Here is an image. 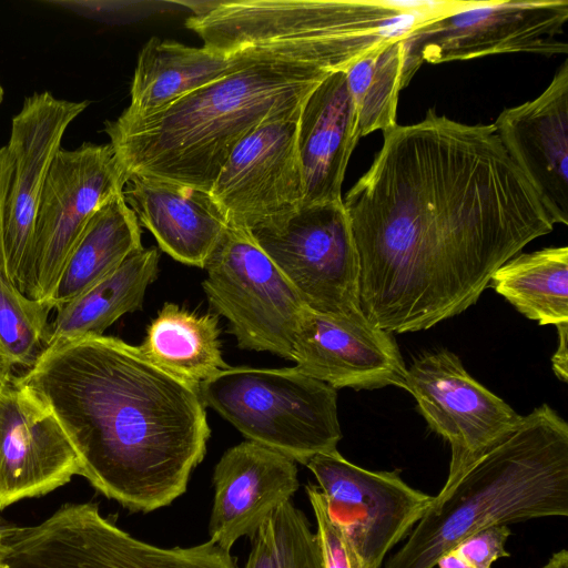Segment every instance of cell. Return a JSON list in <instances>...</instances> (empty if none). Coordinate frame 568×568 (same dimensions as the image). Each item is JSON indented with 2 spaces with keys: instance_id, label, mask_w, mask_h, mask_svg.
Wrapping results in <instances>:
<instances>
[{
  "instance_id": "cell-1",
  "label": "cell",
  "mask_w": 568,
  "mask_h": 568,
  "mask_svg": "<svg viewBox=\"0 0 568 568\" xmlns=\"http://www.w3.org/2000/svg\"><path fill=\"white\" fill-rule=\"evenodd\" d=\"M383 133L343 203L362 312L389 333H412L473 306L493 273L555 224L494 124L429 109Z\"/></svg>"
},
{
  "instance_id": "cell-2",
  "label": "cell",
  "mask_w": 568,
  "mask_h": 568,
  "mask_svg": "<svg viewBox=\"0 0 568 568\" xmlns=\"http://www.w3.org/2000/svg\"><path fill=\"white\" fill-rule=\"evenodd\" d=\"M19 378L55 415L81 476L130 511L169 506L204 458L211 429L199 388L118 337L45 347Z\"/></svg>"
},
{
  "instance_id": "cell-3",
  "label": "cell",
  "mask_w": 568,
  "mask_h": 568,
  "mask_svg": "<svg viewBox=\"0 0 568 568\" xmlns=\"http://www.w3.org/2000/svg\"><path fill=\"white\" fill-rule=\"evenodd\" d=\"M251 45L230 72L142 118L104 123L128 178L140 175L210 192L237 143L261 124L300 110L332 72L358 54L328 36L274 39Z\"/></svg>"
},
{
  "instance_id": "cell-4",
  "label": "cell",
  "mask_w": 568,
  "mask_h": 568,
  "mask_svg": "<svg viewBox=\"0 0 568 568\" xmlns=\"http://www.w3.org/2000/svg\"><path fill=\"white\" fill-rule=\"evenodd\" d=\"M568 516V424L542 404L433 500L385 568H434L494 525Z\"/></svg>"
},
{
  "instance_id": "cell-5",
  "label": "cell",
  "mask_w": 568,
  "mask_h": 568,
  "mask_svg": "<svg viewBox=\"0 0 568 568\" xmlns=\"http://www.w3.org/2000/svg\"><path fill=\"white\" fill-rule=\"evenodd\" d=\"M199 395L247 440L303 465L337 450L342 438L336 389L296 366H229L200 384Z\"/></svg>"
},
{
  "instance_id": "cell-6",
  "label": "cell",
  "mask_w": 568,
  "mask_h": 568,
  "mask_svg": "<svg viewBox=\"0 0 568 568\" xmlns=\"http://www.w3.org/2000/svg\"><path fill=\"white\" fill-rule=\"evenodd\" d=\"M418 22L413 1L235 0L199 3L185 26L204 47L221 52L312 34L335 37L371 52Z\"/></svg>"
},
{
  "instance_id": "cell-7",
  "label": "cell",
  "mask_w": 568,
  "mask_h": 568,
  "mask_svg": "<svg viewBox=\"0 0 568 568\" xmlns=\"http://www.w3.org/2000/svg\"><path fill=\"white\" fill-rule=\"evenodd\" d=\"M4 568H239L212 540L162 548L132 537L97 504H67L6 538Z\"/></svg>"
},
{
  "instance_id": "cell-8",
  "label": "cell",
  "mask_w": 568,
  "mask_h": 568,
  "mask_svg": "<svg viewBox=\"0 0 568 568\" xmlns=\"http://www.w3.org/2000/svg\"><path fill=\"white\" fill-rule=\"evenodd\" d=\"M247 231L308 310L362 312L359 257L343 201L302 204Z\"/></svg>"
},
{
  "instance_id": "cell-9",
  "label": "cell",
  "mask_w": 568,
  "mask_h": 568,
  "mask_svg": "<svg viewBox=\"0 0 568 568\" xmlns=\"http://www.w3.org/2000/svg\"><path fill=\"white\" fill-rule=\"evenodd\" d=\"M204 268L207 301L229 321L237 346L292 361L307 307L247 229L227 223Z\"/></svg>"
},
{
  "instance_id": "cell-10",
  "label": "cell",
  "mask_w": 568,
  "mask_h": 568,
  "mask_svg": "<svg viewBox=\"0 0 568 568\" xmlns=\"http://www.w3.org/2000/svg\"><path fill=\"white\" fill-rule=\"evenodd\" d=\"M567 0L469 1L417 26L403 38L410 80L423 62L443 63L504 53L566 54L559 40Z\"/></svg>"
},
{
  "instance_id": "cell-11",
  "label": "cell",
  "mask_w": 568,
  "mask_h": 568,
  "mask_svg": "<svg viewBox=\"0 0 568 568\" xmlns=\"http://www.w3.org/2000/svg\"><path fill=\"white\" fill-rule=\"evenodd\" d=\"M128 174L110 143L60 149L41 195L24 294L49 303L65 261L97 210L122 193Z\"/></svg>"
},
{
  "instance_id": "cell-12",
  "label": "cell",
  "mask_w": 568,
  "mask_h": 568,
  "mask_svg": "<svg viewBox=\"0 0 568 568\" xmlns=\"http://www.w3.org/2000/svg\"><path fill=\"white\" fill-rule=\"evenodd\" d=\"M305 466L318 483L329 518L364 568H381L433 500L405 483L398 470H368L338 450L315 455Z\"/></svg>"
},
{
  "instance_id": "cell-13",
  "label": "cell",
  "mask_w": 568,
  "mask_h": 568,
  "mask_svg": "<svg viewBox=\"0 0 568 568\" xmlns=\"http://www.w3.org/2000/svg\"><path fill=\"white\" fill-rule=\"evenodd\" d=\"M405 389L429 428L450 445L444 487L484 454L510 436L523 416L474 379L459 357L440 349L424 353L407 368Z\"/></svg>"
},
{
  "instance_id": "cell-14",
  "label": "cell",
  "mask_w": 568,
  "mask_h": 568,
  "mask_svg": "<svg viewBox=\"0 0 568 568\" xmlns=\"http://www.w3.org/2000/svg\"><path fill=\"white\" fill-rule=\"evenodd\" d=\"M89 104V101L58 99L48 91L34 92L24 99L11 121L7 148L13 171L6 209L4 254L7 276L23 293L47 176L64 132Z\"/></svg>"
},
{
  "instance_id": "cell-15",
  "label": "cell",
  "mask_w": 568,
  "mask_h": 568,
  "mask_svg": "<svg viewBox=\"0 0 568 568\" xmlns=\"http://www.w3.org/2000/svg\"><path fill=\"white\" fill-rule=\"evenodd\" d=\"M301 109L261 124L229 155L210 190L227 223L250 229L303 204L296 142Z\"/></svg>"
},
{
  "instance_id": "cell-16",
  "label": "cell",
  "mask_w": 568,
  "mask_h": 568,
  "mask_svg": "<svg viewBox=\"0 0 568 568\" xmlns=\"http://www.w3.org/2000/svg\"><path fill=\"white\" fill-rule=\"evenodd\" d=\"M81 475L77 453L49 406L11 369L0 375V510Z\"/></svg>"
},
{
  "instance_id": "cell-17",
  "label": "cell",
  "mask_w": 568,
  "mask_h": 568,
  "mask_svg": "<svg viewBox=\"0 0 568 568\" xmlns=\"http://www.w3.org/2000/svg\"><path fill=\"white\" fill-rule=\"evenodd\" d=\"M292 361L335 389L405 388L407 367L393 334L363 312L334 316L306 308Z\"/></svg>"
},
{
  "instance_id": "cell-18",
  "label": "cell",
  "mask_w": 568,
  "mask_h": 568,
  "mask_svg": "<svg viewBox=\"0 0 568 568\" xmlns=\"http://www.w3.org/2000/svg\"><path fill=\"white\" fill-rule=\"evenodd\" d=\"M511 160L554 224H568V61L536 99L505 109L494 123Z\"/></svg>"
},
{
  "instance_id": "cell-19",
  "label": "cell",
  "mask_w": 568,
  "mask_h": 568,
  "mask_svg": "<svg viewBox=\"0 0 568 568\" xmlns=\"http://www.w3.org/2000/svg\"><path fill=\"white\" fill-rule=\"evenodd\" d=\"M296 462L252 440L229 448L213 473L210 540L226 551L253 538L270 515L298 489Z\"/></svg>"
},
{
  "instance_id": "cell-20",
  "label": "cell",
  "mask_w": 568,
  "mask_h": 568,
  "mask_svg": "<svg viewBox=\"0 0 568 568\" xmlns=\"http://www.w3.org/2000/svg\"><path fill=\"white\" fill-rule=\"evenodd\" d=\"M359 139L346 75L334 71L310 93L298 116L296 142L303 204L343 201L346 168Z\"/></svg>"
},
{
  "instance_id": "cell-21",
  "label": "cell",
  "mask_w": 568,
  "mask_h": 568,
  "mask_svg": "<svg viewBox=\"0 0 568 568\" xmlns=\"http://www.w3.org/2000/svg\"><path fill=\"white\" fill-rule=\"evenodd\" d=\"M123 196L160 248L183 264L204 268L227 226L210 192L197 187L130 175Z\"/></svg>"
},
{
  "instance_id": "cell-22",
  "label": "cell",
  "mask_w": 568,
  "mask_h": 568,
  "mask_svg": "<svg viewBox=\"0 0 568 568\" xmlns=\"http://www.w3.org/2000/svg\"><path fill=\"white\" fill-rule=\"evenodd\" d=\"M251 45L231 52L204 45L190 47L173 40L151 38L138 55L130 104L120 114L142 118L155 113L182 97L213 82L239 65Z\"/></svg>"
},
{
  "instance_id": "cell-23",
  "label": "cell",
  "mask_w": 568,
  "mask_h": 568,
  "mask_svg": "<svg viewBox=\"0 0 568 568\" xmlns=\"http://www.w3.org/2000/svg\"><path fill=\"white\" fill-rule=\"evenodd\" d=\"M159 257L155 247H141L112 273L55 308L45 347L103 335L122 315L140 310L148 286L156 278Z\"/></svg>"
},
{
  "instance_id": "cell-24",
  "label": "cell",
  "mask_w": 568,
  "mask_h": 568,
  "mask_svg": "<svg viewBox=\"0 0 568 568\" xmlns=\"http://www.w3.org/2000/svg\"><path fill=\"white\" fill-rule=\"evenodd\" d=\"M141 244V225L123 192L93 214L68 256L49 301L53 310L116 270Z\"/></svg>"
},
{
  "instance_id": "cell-25",
  "label": "cell",
  "mask_w": 568,
  "mask_h": 568,
  "mask_svg": "<svg viewBox=\"0 0 568 568\" xmlns=\"http://www.w3.org/2000/svg\"><path fill=\"white\" fill-rule=\"evenodd\" d=\"M158 367L199 388L229 365L221 352L219 316L165 303L138 346Z\"/></svg>"
},
{
  "instance_id": "cell-26",
  "label": "cell",
  "mask_w": 568,
  "mask_h": 568,
  "mask_svg": "<svg viewBox=\"0 0 568 568\" xmlns=\"http://www.w3.org/2000/svg\"><path fill=\"white\" fill-rule=\"evenodd\" d=\"M488 285L539 325L568 324L567 246L516 255L493 273Z\"/></svg>"
},
{
  "instance_id": "cell-27",
  "label": "cell",
  "mask_w": 568,
  "mask_h": 568,
  "mask_svg": "<svg viewBox=\"0 0 568 568\" xmlns=\"http://www.w3.org/2000/svg\"><path fill=\"white\" fill-rule=\"evenodd\" d=\"M403 38L388 41L344 70L359 138L397 125L398 95L410 81L405 70Z\"/></svg>"
},
{
  "instance_id": "cell-28",
  "label": "cell",
  "mask_w": 568,
  "mask_h": 568,
  "mask_svg": "<svg viewBox=\"0 0 568 568\" xmlns=\"http://www.w3.org/2000/svg\"><path fill=\"white\" fill-rule=\"evenodd\" d=\"M244 568H323L316 532L291 500L281 504L252 538Z\"/></svg>"
},
{
  "instance_id": "cell-29",
  "label": "cell",
  "mask_w": 568,
  "mask_h": 568,
  "mask_svg": "<svg viewBox=\"0 0 568 568\" xmlns=\"http://www.w3.org/2000/svg\"><path fill=\"white\" fill-rule=\"evenodd\" d=\"M52 310L0 273V359L7 368L33 366L47 346Z\"/></svg>"
},
{
  "instance_id": "cell-30",
  "label": "cell",
  "mask_w": 568,
  "mask_h": 568,
  "mask_svg": "<svg viewBox=\"0 0 568 568\" xmlns=\"http://www.w3.org/2000/svg\"><path fill=\"white\" fill-rule=\"evenodd\" d=\"M317 525L316 536L323 568H364L339 528L329 518L318 486L305 487Z\"/></svg>"
},
{
  "instance_id": "cell-31",
  "label": "cell",
  "mask_w": 568,
  "mask_h": 568,
  "mask_svg": "<svg viewBox=\"0 0 568 568\" xmlns=\"http://www.w3.org/2000/svg\"><path fill=\"white\" fill-rule=\"evenodd\" d=\"M510 534L507 525L489 526L464 538L453 551L475 568H490L499 558L510 556L505 548Z\"/></svg>"
},
{
  "instance_id": "cell-32",
  "label": "cell",
  "mask_w": 568,
  "mask_h": 568,
  "mask_svg": "<svg viewBox=\"0 0 568 568\" xmlns=\"http://www.w3.org/2000/svg\"><path fill=\"white\" fill-rule=\"evenodd\" d=\"M13 162L9 150L6 146L0 148V273L7 276L6 254H4V222L7 199L10 187ZM8 277V276H7ZM9 280V278H8Z\"/></svg>"
},
{
  "instance_id": "cell-33",
  "label": "cell",
  "mask_w": 568,
  "mask_h": 568,
  "mask_svg": "<svg viewBox=\"0 0 568 568\" xmlns=\"http://www.w3.org/2000/svg\"><path fill=\"white\" fill-rule=\"evenodd\" d=\"M558 347L552 356L551 364L556 376L562 381H568V324L557 326Z\"/></svg>"
},
{
  "instance_id": "cell-34",
  "label": "cell",
  "mask_w": 568,
  "mask_h": 568,
  "mask_svg": "<svg viewBox=\"0 0 568 568\" xmlns=\"http://www.w3.org/2000/svg\"><path fill=\"white\" fill-rule=\"evenodd\" d=\"M438 568H475L465 562L453 550L443 555L436 562Z\"/></svg>"
},
{
  "instance_id": "cell-35",
  "label": "cell",
  "mask_w": 568,
  "mask_h": 568,
  "mask_svg": "<svg viewBox=\"0 0 568 568\" xmlns=\"http://www.w3.org/2000/svg\"><path fill=\"white\" fill-rule=\"evenodd\" d=\"M541 568H568V551L561 549L552 554Z\"/></svg>"
},
{
  "instance_id": "cell-36",
  "label": "cell",
  "mask_w": 568,
  "mask_h": 568,
  "mask_svg": "<svg viewBox=\"0 0 568 568\" xmlns=\"http://www.w3.org/2000/svg\"><path fill=\"white\" fill-rule=\"evenodd\" d=\"M19 526L10 524L2 518H0V539H6L7 537L11 536Z\"/></svg>"
},
{
  "instance_id": "cell-37",
  "label": "cell",
  "mask_w": 568,
  "mask_h": 568,
  "mask_svg": "<svg viewBox=\"0 0 568 568\" xmlns=\"http://www.w3.org/2000/svg\"><path fill=\"white\" fill-rule=\"evenodd\" d=\"M7 542L6 539H0V568H4V559L7 555Z\"/></svg>"
},
{
  "instance_id": "cell-38",
  "label": "cell",
  "mask_w": 568,
  "mask_h": 568,
  "mask_svg": "<svg viewBox=\"0 0 568 568\" xmlns=\"http://www.w3.org/2000/svg\"><path fill=\"white\" fill-rule=\"evenodd\" d=\"M7 369H9V368H7V367L2 364V362H1V359H0V375H1L4 371H7ZM11 371H12V369H11Z\"/></svg>"
},
{
  "instance_id": "cell-39",
  "label": "cell",
  "mask_w": 568,
  "mask_h": 568,
  "mask_svg": "<svg viewBox=\"0 0 568 568\" xmlns=\"http://www.w3.org/2000/svg\"><path fill=\"white\" fill-rule=\"evenodd\" d=\"M3 95H4V91H3V88H2V85L0 83V104H1V102L3 100Z\"/></svg>"
},
{
  "instance_id": "cell-40",
  "label": "cell",
  "mask_w": 568,
  "mask_h": 568,
  "mask_svg": "<svg viewBox=\"0 0 568 568\" xmlns=\"http://www.w3.org/2000/svg\"><path fill=\"white\" fill-rule=\"evenodd\" d=\"M1 511V510H0ZM1 518V517H0Z\"/></svg>"
}]
</instances>
